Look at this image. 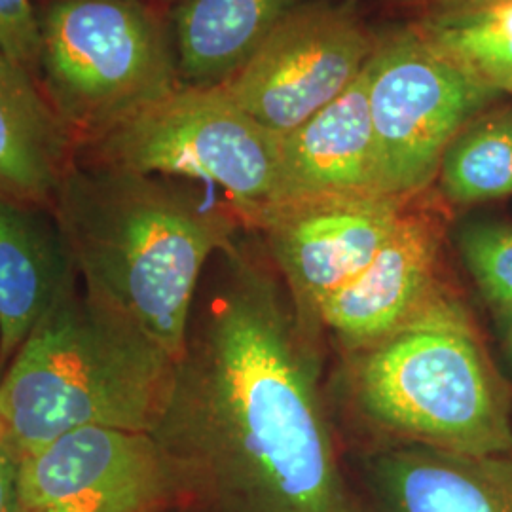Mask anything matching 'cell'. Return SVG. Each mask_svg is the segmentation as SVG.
<instances>
[{"label":"cell","instance_id":"obj_1","mask_svg":"<svg viewBox=\"0 0 512 512\" xmlns=\"http://www.w3.org/2000/svg\"><path fill=\"white\" fill-rule=\"evenodd\" d=\"M220 256L152 437L219 512H338L351 494L302 329L272 275L234 243Z\"/></svg>","mask_w":512,"mask_h":512},{"label":"cell","instance_id":"obj_2","mask_svg":"<svg viewBox=\"0 0 512 512\" xmlns=\"http://www.w3.org/2000/svg\"><path fill=\"white\" fill-rule=\"evenodd\" d=\"M169 179L74 158L52 213L82 287L179 361L205 268L239 219Z\"/></svg>","mask_w":512,"mask_h":512},{"label":"cell","instance_id":"obj_3","mask_svg":"<svg viewBox=\"0 0 512 512\" xmlns=\"http://www.w3.org/2000/svg\"><path fill=\"white\" fill-rule=\"evenodd\" d=\"M177 361L74 274L0 376V420L19 454L84 427L150 433Z\"/></svg>","mask_w":512,"mask_h":512},{"label":"cell","instance_id":"obj_4","mask_svg":"<svg viewBox=\"0 0 512 512\" xmlns=\"http://www.w3.org/2000/svg\"><path fill=\"white\" fill-rule=\"evenodd\" d=\"M351 391L399 444L512 454L511 397L467 310L442 287L403 327L355 351Z\"/></svg>","mask_w":512,"mask_h":512},{"label":"cell","instance_id":"obj_5","mask_svg":"<svg viewBox=\"0 0 512 512\" xmlns=\"http://www.w3.org/2000/svg\"><path fill=\"white\" fill-rule=\"evenodd\" d=\"M37 23V84L76 147L183 86L150 0H40Z\"/></svg>","mask_w":512,"mask_h":512},{"label":"cell","instance_id":"obj_6","mask_svg":"<svg viewBox=\"0 0 512 512\" xmlns=\"http://www.w3.org/2000/svg\"><path fill=\"white\" fill-rule=\"evenodd\" d=\"M281 135L217 88L179 90L74 150V158L215 184L239 222L277 200Z\"/></svg>","mask_w":512,"mask_h":512},{"label":"cell","instance_id":"obj_7","mask_svg":"<svg viewBox=\"0 0 512 512\" xmlns=\"http://www.w3.org/2000/svg\"><path fill=\"white\" fill-rule=\"evenodd\" d=\"M499 97L431 48L412 23L382 33L370 82L382 194H423L452 139Z\"/></svg>","mask_w":512,"mask_h":512},{"label":"cell","instance_id":"obj_8","mask_svg":"<svg viewBox=\"0 0 512 512\" xmlns=\"http://www.w3.org/2000/svg\"><path fill=\"white\" fill-rule=\"evenodd\" d=\"M378 40L355 2L319 0L281 21L220 88L258 124L285 135L348 90Z\"/></svg>","mask_w":512,"mask_h":512},{"label":"cell","instance_id":"obj_9","mask_svg":"<svg viewBox=\"0 0 512 512\" xmlns=\"http://www.w3.org/2000/svg\"><path fill=\"white\" fill-rule=\"evenodd\" d=\"M179 482L150 433L84 427L19 465L21 512H158Z\"/></svg>","mask_w":512,"mask_h":512},{"label":"cell","instance_id":"obj_10","mask_svg":"<svg viewBox=\"0 0 512 512\" xmlns=\"http://www.w3.org/2000/svg\"><path fill=\"white\" fill-rule=\"evenodd\" d=\"M410 202L380 194L294 198L268 205L249 226L266 236L296 308L317 315L365 272Z\"/></svg>","mask_w":512,"mask_h":512},{"label":"cell","instance_id":"obj_11","mask_svg":"<svg viewBox=\"0 0 512 512\" xmlns=\"http://www.w3.org/2000/svg\"><path fill=\"white\" fill-rule=\"evenodd\" d=\"M442 222L427 209H404L391 236L317 315L351 351L368 348L403 327L439 291Z\"/></svg>","mask_w":512,"mask_h":512},{"label":"cell","instance_id":"obj_12","mask_svg":"<svg viewBox=\"0 0 512 512\" xmlns=\"http://www.w3.org/2000/svg\"><path fill=\"white\" fill-rule=\"evenodd\" d=\"M370 82L372 57L338 99L281 135L275 202L313 196H385L370 116Z\"/></svg>","mask_w":512,"mask_h":512},{"label":"cell","instance_id":"obj_13","mask_svg":"<svg viewBox=\"0 0 512 512\" xmlns=\"http://www.w3.org/2000/svg\"><path fill=\"white\" fill-rule=\"evenodd\" d=\"M380 512H512V454L397 444L368 459Z\"/></svg>","mask_w":512,"mask_h":512},{"label":"cell","instance_id":"obj_14","mask_svg":"<svg viewBox=\"0 0 512 512\" xmlns=\"http://www.w3.org/2000/svg\"><path fill=\"white\" fill-rule=\"evenodd\" d=\"M74 274L54 213L0 194V363L4 368Z\"/></svg>","mask_w":512,"mask_h":512},{"label":"cell","instance_id":"obj_15","mask_svg":"<svg viewBox=\"0 0 512 512\" xmlns=\"http://www.w3.org/2000/svg\"><path fill=\"white\" fill-rule=\"evenodd\" d=\"M74 150L37 80L0 50V194L52 211Z\"/></svg>","mask_w":512,"mask_h":512},{"label":"cell","instance_id":"obj_16","mask_svg":"<svg viewBox=\"0 0 512 512\" xmlns=\"http://www.w3.org/2000/svg\"><path fill=\"white\" fill-rule=\"evenodd\" d=\"M313 2L319 0H179L169 29L181 84L222 86L281 21Z\"/></svg>","mask_w":512,"mask_h":512},{"label":"cell","instance_id":"obj_17","mask_svg":"<svg viewBox=\"0 0 512 512\" xmlns=\"http://www.w3.org/2000/svg\"><path fill=\"white\" fill-rule=\"evenodd\" d=\"M435 181L454 205L512 196V107L486 109L461 129L444 150Z\"/></svg>","mask_w":512,"mask_h":512},{"label":"cell","instance_id":"obj_18","mask_svg":"<svg viewBox=\"0 0 512 512\" xmlns=\"http://www.w3.org/2000/svg\"><path fill=\"white\" fill-rule=\"evenodd\" d=\"M421 38L488 92H512V4L412 21Z\"/></svg>","mask_w":512,"mask_h":512},{"label":"cell","instance_id":"obj_19","mask_svg":"<svg viewBox=\"0 0 512 512\" xmlns=\"http://www.w3.org/2000/svg\"><path fill=\"white\" fill-rule=\"evenodd\" d=\"M459 253L478 289L505 315L512 311V224L467 222L458 234Z\"/></svg>","mask_w":512,"mask_h":512},{"label":"cell","instance_id":"obj_20","mask_svg":"<svg viewBox=\"0 0 512 512\" xmlns=\"http://www.w3.org/2000/svg\"><path fill=\"white\" fill-rule=\"evenodd\" d=\"M0 50L37 80L38 23L33 0H0Z\"/></svg>","mask_w":512,"mask_h":512},{"label":"cell","instance_id":"obj_21","mask_svg":"<svg viewBox=\"0 0 512 512\" xmlns=\"http://www.w3.org/2000/svg\"><path fill=\"white\" fill-rule=\"evenodd\" d=\"M387 2L395 8L416 14V19L469 14V12H480V10L512 4V0H387Z\"/></svg>","mask_w":512,"mask_h":512},{"label":"cell","instance_id":"obj_22","mask_svg":"<svg viewBox=\"0 0 512 512\" xmlns=\"http://www.w3.org/2000/svg\"><path fill=\"white\" fill-rule=\"evenodd\" d=\"M21 454L10 440L0 442V512H21L19 501Z\"/></svg>","mask_w":512,"mask_h":512},{"label":"cell","instance_id":"obj_23","mask_svg":"<svg viewBox=\"0 0 512 512\" xmlns=\"http://www.w3.org/2000/svg\"><path fill=\"white\" fill-rule=\"evenodd\" d=\"M503 348H505V355L509 359L512 366V311L507 313V323H505V334H503Z\"/></svg>","mask_w":512,"mask_h":512},{"label":"cell","instance_id":"obj_24","mask_svg":"<svg viewBox=\"0 0 512 512\" xmlns=\"http://www.w3.org/2000/svg\"><path fill=\"white\" fill-rule=\"evenodd\" d=\"M338 512H368L365 507L361 505V503H357V499L351 495L348 501H346V505L340 509Z\"/></svg>","mask_w":512,"mask_h":512},{"label":"cell","instance_id":"obj_25","mask_svg":"<svg viewBox=\"0 0 512 512\" xmlns=\"http://www.w3.org/2000/svg\"><path fill=\"white\" fill-rule=\"evenodd\" d=\"M2 370H4V366H2V363H0V376H2ZM6 439H8V431H6L4 423H2V420H0V442Z\"/></svg>","mask_w":512,"mask_h":512}]
</instances>
